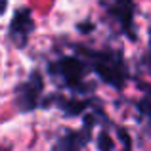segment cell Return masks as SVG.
<instances>
[{"label":"cell","mask_w":151,"mask_h":151,"mask_svg":"<svg viewBox=\"0 0 151 151\" xmlns=\"http://www.w3.org/2000/svg\"><path fill=\"white\" fill-rule=\"evenodd\" d=\"M94 69L105 82L113 84L115 88H121L124 82V69H122L121 61L115 58H109L105 54H96L94 58Z\"/></svg>","instance_id":"1"},{"label":"cell","mask_w":151,"mask_h":151,"mask_svg":"<svg viewBox=\"0 0 151 151\" xmlns=\"http://www.w3.org/2000/svg\"><path fill=\"white\" fill-rule=\"evenodd\" d=\"M59 69H61V75L71 82V84H77L82 77V71H84V63L77 58H71V59H63L59 63Z\"/></svg>","instance_id":"4"},{"label":"cell","mask_w":151,"mask_h":151,"mask_svg":"<svg viewBox=\"0 0 151 151\" xmlns=\"http://www.w3.org/2000/svg\"><path fill=\"white\" fill-rule=\"evenodd\" d=\"M40 88H42V82H40V78H38V75H33L31 81L17 90V105L21 107V109H33L38 101Z\"/></svg>","instance_id":"3"},{"label":"cell","mask_w":151,"mask_h":151,"mask_svg":"<svg viewBox=\"0 0 151 151\" xmlns=\"http://www.w3.org/2000/svg\"><path fill=\"white\" fill-rule=\"evenodd\" d=\"M6 8H8V0H0V15L6 12Z\"/></svg>","instance_id":"5"},{"label":"cell","mask_w":151,"mask_h":151,"mask_svg":"<svg viewBox=\"0 0 151 151\" xmlns=\"http://www.w3.org/2000/svg\"><path fill=\"white\" fill-rule=\"evenodd\" d=\"M31 31H33V17H31L29 10H17L10 23V38L15 46H25L27 38H29Z\"/></svg>","instance_id":"2"}]
</instances>
